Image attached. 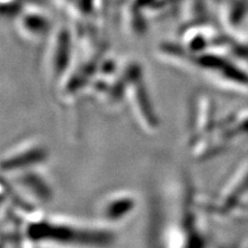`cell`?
<instances>
[{
	"instance_id": "cell-2",
	"label": "cell",
	"mask_w": 248,
	"mask_h": 248,
	"mask_svg": "<svg viewBox=\"0 0 248 248\" xmlns=\"http://www.w3.org/2000/svg\"><path fill=\"white\" fill-rule=\"evenodd\" d=\"M124 102L142 132L153 135L159 130L160 119L155 109L153 99L140 62L130 60L123 62Z\"/></svg>"
},
{
	"instance_id": "cell-6",
	"label": "cell",
	"mask_w": 248,
	"mask_h": 248,
	"mask_svg": "<svg viewBox=\"0 0 248 248\" xmlns=\"http://www.w3.org/2000/svg\"><path fill=\"white\" fill-rule=\"evenodd\" d=\"M48 157V148L40 139L28 138L17 141L2 153V175L43 167L47 162Z\"/></svg>"
},
{
	"instance_id": "cell-4",
	"label": "cell",
	"mask_w": 248,
	"mask_h": 248,
	"mask_svg": "<svg viewBox=\"0 0 248 248\" xmlns=\"http://www.w3.org/2000/svg\"><path fill=\"white\" fill-rule=\"evenodd\" d=\"M248 198V163L235 169L219 186L206 210L218 217L231 216L237 213Z\"/></svg>"
},
{
	"instance_id": "cell-3",
	"label": "cell",
	"mask_w": 248,
	"mask_h": 248,
	"mask_svg": "<svg viewBox=\"0 0 248 248\" xmlns=\"http://www.w3.org/2000/svg\"><path fill=\"white\" fill-rule=\"evenodd\" d=\"M76 61L74 37L69 28L61 24L49 32L43 55L45 75L54 88L60 84Z\"/></svg>"
},
{
	"instance_id": "cell-7",
	"label": "cell",
	"mask_w": 248,
	"mask_h": 248,
	"mask_svg": "<svg viewBox=\"0 0 248 248\" xmlns=\"http://www.w3.org/2000/svg\"><path fill=\"white\" fill-rule=\"evenodd\" d=\"M216 108L213 99L204 93H197L191 102L188 117V148L209 136L217 124Z\"/></svg>"
},
{
	"instance_id": "cell-1",
	"label": "cell",
	"mask_w": 248,
	"mask_h": 248,
	"mask_svg": "<svg viewBox=\"0 0 248 248\" xmlns=\"http://www.w3.org/2000/svg\"><path fill=\"white\" fill-rule=\"evenodd\" d=\"M113 229L94 219L80 221L62 215H37L27 217L26 233L35 243L74 246H106L114 241Z\"/></svg>"
},
{
	"instance_id": "cell-8",
	"label": "cell",
	"mask_w": 248,
	"mask_h": 248,
	"mask_svg": "<svg viewBox=\"0 0 248 248\" xmlns=\"http://www.w3.org/2000/svg\"><path fill=\"white\" fill-rule=\"evenodd\" d=\"M15 27L21 38L30 42L45 38L52 31L47 15L37 9L21 12L15 20Z\"/></svg>"
},
{
	"instance_id": "cell-5",
	"label": "cell",
	"mask_w": 248,
	"mask_h": 248,
	"mask_svg": "<svg viewBox=\"0 0 248 248\" xmlns=\"http://www.w3.org/2000/svg\"><path fill=\"white\" fill-rule=\"evenodd\" d=\"M139 200L135 192L120 188L104 194L94 204V214L98 222L113 228L131 218L137 212Z\"/></svg>"
}]
</instances>
